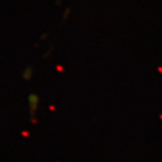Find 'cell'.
I'll use <instances>...</instances> for the list:
<instances>
[{
  "label": "cell",
  "mask_w": 162,
  "mask_h": 162,
  "mask_svg": "<svg viewBox=\"0 0 162 162\" xmlns=\"http://www.w3.org/2000/svg\"><path fill=\"white\" fill-rule=\"evenodd\" d=\"M32 76V69L31 68H27L26 69H24V71L23 72V78L24 80H29Z\"/></svg>",
  "instance_id": "7a4b0ae2"
},
{
  "label": "cell",
  "mask_w": 162,
  "mask_h": 162,
  "mask_svg": "<svg viewBox=\"0 0 162 162\" xmlns=\"http://www.w3.org/2000/svg\"><path fill=\"white\" fill-rule=\"evenodd\" d=\"M29 106H30V109H35L37 108V105H38V97L36 96L35 94H30L29 95Z\"/></svg>",
  "instance_id": "6da1fadb"
}]
</instances>
